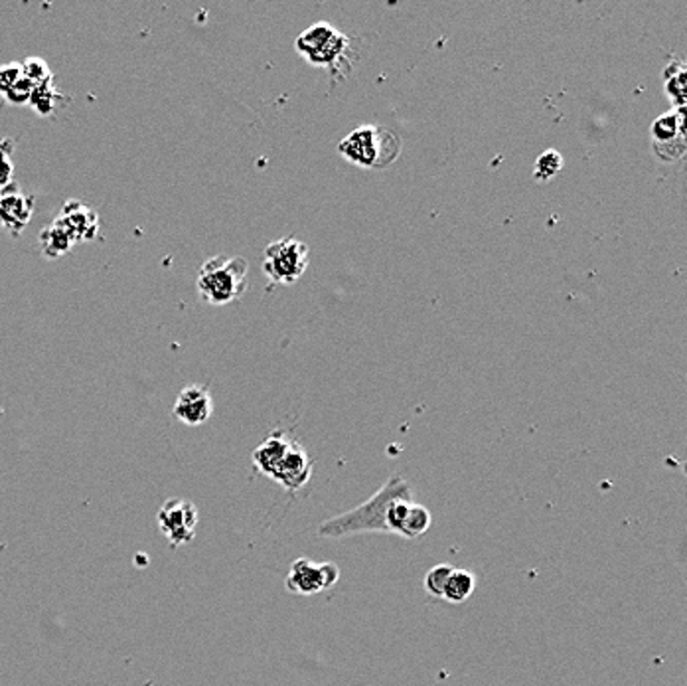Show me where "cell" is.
<instances>
[{
	"mask_svg": "<svg viewBox=\"0 0 687 686\" xmlns=\"http://www.w3.org/2000/svg\"><path fill=\"white\" fill-rule=\"evenodd\" d=\"M174 417L184 426H204L214 414V396L202 384H190L176 397Z\"/></svg>",
	"mask_w": 687,
	"mask_h": 686,
	"instance_id": "8fae6325",
	"label": "cell"
},
{
	"mask_svg": "<svg viewBox=\"0 0 687 686\" xmlns=\"http://www.w3.org/2000/svg\"><path fill=\"white\" fill-rule=\"evenodd\" d=\"M474 590H476V575L469 570L454 568L452 573L449 575L445 592H442V600H447L450 603H462L469 600V597L474 593Z\"/></svg>",
	"mask_w": 687,
	"mask_h": 686,
	"instance_id": "2e32d148",
	"label": "cell"
},
{
	"mask_svg": "<svg viewBox=\"0 0 687 686\" xmlns=\"http://www.w3.org/2000/svg\"><path fill=\"white\" fill-rule=\"evenodd\" d=\"M15 145L10 139L0 141V191L15 182V162H13Z\"/></svg>",
	"mask_w": 687,
	"mask_h": 686,
	"instance_id": "7402d4cb",
	"label": "cell"
},
{
	"mask_svg": "<svg viewBox=\"0 0 687 686\" xmlns=\"http://www.w3.org/2000/svg\"><path fill=\"white\" fill-rule=\"evenodd\" d=\"M340 580V568L336 564L324 562L318 564L308 558H296L291 564L286 575V590L296 595H314L324 592Z\"/></svg>",
	"mask_w": 687,
	"mask_h": 686,
	"instance_id": "8992f818",
	"label": "cell"
},
{
	"mask_svg": "<svg viewBox=\"0 0 687 686\" xmlns=\"http://www.w3.org/2000/svg\"><path fill=\"white\" fill-rule=\"evenodd\" d=\"M295 48L310 65L336 70L346 56L350 40L328 22H316L296 38Z\"/></svg>",
	"mask_w": 687,
	"mask_h": 686,
	"instance_id": "277c9868",
	"label": "cell"
},
{
	"mask_svg": "<svg viewBox=\"0 0 687 686\" xmlns=\"http://www.w3.org/2000/svg\"><path fill=\"white\" fill-rule=\"evenodd\" d=\"M308 268V246L301 240L283 238L269 243L263 253V273L273 285H293Z\"/></svg>",
	"mask_w": 687,
	"mask_h": 686,
	"instance_id": "5b68a950",
	"label": "cell"
},
{
	"mask_svg": "<svg viewBox=\"0 0 687 686\" xmlns=\"http://www.w3.org/2000/svg\"><path fill=\"white\" fill-rule=\"evenodd\" d=\"M338 152L356 167L385 169L393 164L402 152V139L393 131L378 125H363L340 141Z\"/></svg>",
	"mask_w": 687,
	"mask_h": 686,
	"instance_id": "3957f363",
	"label": "cell"
},
{
	"mask_svg": "<svg viewBox=\"0 0 687 686\" xmlns=\"http://www.w3.org/2000/svg\"><path fill=\"white\" fill-rule=\"evenodd\" d=\"M249 263L239 256L209 258L198 273L199 297L209 305H229L247 291Z\"/></svg>",
	"mask_w": 687,
	"mask_h": 686,
	"instance_id": "7a4b0ae2",
	"label": "cell"
},
{
	"mask_svg": "<svg viewBox=\"0 0 687 686\" xmlns=\"http://www.w3.org/2000/svg\"><path fill=\"white\" fill-rule=\"evenodd\" d=\"M313 477V459L308 457L306 449L291 439L283 461L276 467L273 481L279 483L285 491H298Z\"/></svg>",
	"mask_w": 687,
	"mask_h": 686,
	"instance_id": "4fadbf2b",
	"label": "cell"
},
{
	"mask_svg": "<svg viewBox=\"0 0 687 686\" xmlns=\"http://www.w3.org/2000/svg\"><path fill=\"white\" fill-rule=\"evenodd\" d=\"M38 246L42 250L44 258L58 260V258L65 256V253L72 251V248L75 246V241L72 240L68 231L60 228L55 222H52L50 226L42 230V234L38 238Z\"/></svg>",
	"mask_w": 687,
	"mask_h": 686,
	"instance_id": "9a60e30c",
	"label": "cell"
},
{
	"mask_svg": "<svg viewBox=\"0 0 687 686\" xmlns=\"http://www.w3.org/2000/svg\"><path fill=\"white\" fill-rule=\"evenodd\" d=\"M36 210V198L22 191L18 182L0 191V230L10 236H18L30 224Z\"/></svg>",
	"mask_w": 687,
	"mask_h": 686,
	"instance_id": "30bf717a",
	"label": "cell"
},
{
	"mask_svg": "<svg viewBox=\"0 0 687 686\" xmlns=\"http://www.w3.org/2000/svg\"><path fill=\"white\" fill-rule=\"evenodd\" d=\"M53 222L68 231L75 243L93 241L99 234V228H102V224H99V214L92 206H87L82 201L65 202Z\"/></svg>",
	"mask_w": 687,
	"mask_h": 686,
	"instance_id": "7c38bea8",
	"label": "cell"
},
{
	"mask_svg": "<svg viewBox=\"0 0 687 686\" xmlns=\"http://www.w3.org/2000/svg\"><path fill=\"white\" fill-rule=\"evenodd\" d=\"M399 496H411V485L403 477H399V475H393V477H390V481L365 503L352 508V511L324 520L318 528V534L326 538H344L363 533L387 534V506H390L393 499H399Z\"/></svg>",
	"mask_w": 687,
	"mask_h": 686,
	"instance_id": "6da1fadb",
	"label": "cell"
},
{
	"mask_svg": "<svg viewBox=\"0 0 687 686\" xmlns=\"http://www.w3.org/2000/svg\"><path fill=\"white\" fill-rule=\"evenodd\" d=\"M22 65V75L26 77V80H30L32 83L40 85V83H46V82H52L53 80V74L50 70V65L46 64V60L42 58H26L24 62H20Z\"/></svg>",
	"mask_w": 687,
	"mask_h": 686,
	"instance_id": "44dd1931",
	"label": "cell"
},
{
	"mask_svg": "<svg viewBox=\"0 0 687 686\" xmlns=\"http://www.w3.org/2000/svg\"><path fill=\"white\" fill-rule=\"evenodd\" d=\"M652 149L663 162L683 159L685 154V113L683 109H673L660 115L652 123Z\"/></svg>",
	"mask_w": 687,
	"mask_h": 686,
	"instance_id": "ba28073f",
	"label": "cell"
},
{
	"mask_svg": "<svg viewBox=\"0 0 687 686\" xmlns=\"http://www.w3.org/2000/svg\"><path fill=\"white\" fill-rule=\"evenodd\" d=\"M32 92H34V83H32L30 80H26L24 75H22L20 80L13 87H10V90L3 97L6 99V102L10 105H24V103L30 102Z\"/></svg>",
	"mask_w": 687,
	"mask_h": 686,
	"instance_id": "603a6c76",
	"label": "cell"
},
{
	"mask_svg": "<svg viewBox=\"0 0 687 686\" xmlns=\"http://www.w3.org/2000/svg\"><path fill=\"white\" fill-rule=\"evenodd\" d=\"M291 439L286 437L283 431H275L267 439L261 441V444L255 447L253 451V465L265 477H273L279 463L283 461L286 449H289Z\"/></svg>",
	"mask_w": 687,
	"mask_h": 686,
	"instance_id": "5bb4252c",
	"label": "cell"
},
{
	"mask_svg": "<svg viewBox=\"0 0 687 686\" xmlns=\"http://www.w3.org/2000/svg\"><path fill=\"white\" fill-rule=\"evenodd\" d=\"M198 508L186 499L166 501L159 511V528L172 546H184L192 542L198 528Z\"/></svg>",
	"mask_w": 687,
	"mask_h": 686,
	"instance_id": "9c48e42d",
	"label": "cell"
},
{
	"mask_svg": "<svg viewBox=\"0 0 687 686\" xmlns=\"http://www.w3.org/2000/svg\"><path fill=\"white\" fill-rule=\"evenodd\" d=\"M22 77L20 62H8L0 65V95H5Z\"/></svg>",
	"mask_w": 687,
	"mask_h": 686,
	"instance_id": "cb8c5ba5",
	"label": "cell"
},
{
	"mask_svg": "<svg viewBox=\"0 0 687 686\" xmlns=\"http://www.w3.org/2000/svg\"><path fill=\"white\" fill-rule=\"evenodd\" d=\"M60 99H63V95L55 90L53 85V80L52 82H46V83H40L34 87V92H32V97L28 105L34 107V112L42 117L46 115H52L55 109H58V102Z\"/></svg>",
	"mask_w": 687,
	"mask_h": 686,
	"instance_id": "ac0fdd59",
	"label": "cell"
},
{
	"mask_svg": "<svg viewBox=\"0 0 687 686\" xmlns=\"http://www.w3.org/2000/svg\"><path fill=\"white\" fill-rule=\"evenodd\" d=\"M387 533L407 540L423 536L433 524L429 508L413 501V496H399L387 506L385 513Z\"/></svg>",
	"mask_w": 687,
	"mask_h": 686,
	"instance_id": "52a82bcc",
	"label": "cell"
},
{
	"mask_svg": "<svg viewBox=\"0 0 687 686\" xmlns=\"http://www.w3.org/2000/svg\"><path fill=\"white\" fill-rule=\"evenodd\" d=\"M454 566H450V564H437V566L431 568L425 575V592L435 597V600H442V592H445V585L449 582V575L452 573Z\"/></svg>",
	"mask_w": 687,
	"mask_h": 686,
	"instance_id": "ffe728a7",
	"label": "cell"
},
{
	"mask_svg": "<svg viewBox=\"0 0 687 686\" xmlns=\"http://www.w3.org/2000/svg\"><path fill=\"white\" fill-rule=\"evenodd\" d=\"M685 80L687 74L682 62L670 64L666 72H663V87H666V93L672 99L675 109L685 107Z\"/></svg>",
	"mask_w": 687,
	"mask_h": 686,
	"instance_id": "e0dca14e",
	"label": "cell"
},
{
	"mask_svg": "<svg viewBox=\"0 0 687 686\" xmlns=\"http://www.w3.org/2000/svg\"><path fill=\"white\" fill-rule=\"evenodd\" d=\"M561 169H563V157L557 151L549 149L537 157L536 167H534V176L541 182H547L551 179H556Z\"/></svg>",
	"mask_w": 687,
	"mask_h": 686,
	"instance_id": "d6986e66",
	"label": "cell"
}]
</instances>
